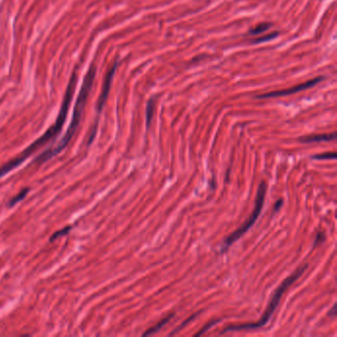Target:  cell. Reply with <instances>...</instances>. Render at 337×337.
I'll return each mask as SVG.
<instances>
[{
    "label": "cell",
    "mask_w": 337,
    "mask_h": 337,
    "mask_svg": "<svg viewBox=\"0 0 337 337\" xmlns=\"http://www.w3.org/2000/svg\"><path fill=\"white\" fill-rule=\"evenodd\" d=\"M282 205H283V200H279V201H277V203L275 204V207H274L273 211H274L275 213L277 211H279V209L282 207Z\"/></svg>",
    "instance_id": "17"
},
{
    "label": "cell",
    "mask_w": 337,
    "mask_h": 337,
    "mask_svg": "<svg viewBox=\"0 0 337 337\" xmlns=\"http://www.w3.org/2000/svg\"><path fill=\"white\" fill-rule=\"evenodd\" d=\"M71 229H72L71 226H67V227H64L63 229H61L60 231L54 233L53 236H52L51 239H50V242L52 243V242H54L55 240H57V239H59V238H61V237H63V236H65V235H67V234L71 231Z\"/></svg>",
    "instance_id": "12"
},
{
    "label": "cell",
    "mask_w": 337,
    "mask_h": 337,
    "mask_svg": "<svg viewBox=\"0 0 337 337\" xmlns=\"http://www.w3.org/2000/svg\"><path fill=\"white\" fill-rule=\"evenodd\" d=\"M173 316H174V313H171V314H169L168 316H166L164 319H162V320H161L160 322H158L156 325H154L153 327H151L150 329H148V330L144 333V336L153 335L154 333L158 332L160 329H162L163 326H165V325L168 323V321H169Z\"/></svg>",
    "instance_id": "8"
},
{
    "label": "cell",
    "mask_w": 337,
    "mask_h": 337,
    "mask_svg": "<svg viewBox=\"0 0 337 337\" xmlns=\"http://www.w3.org/2000/svg\"><path fill=\"white\" fill-rule=\"evenodd\" d=\"M278 36V32H274L272 34H269V35H266V36H263L261 38H257V39H254L252 40V44H258V43H263V42H267V41H270L272 39H274Z\"/></svg>",
    "instance_id": "13"
},
{
    "label": "cell",
    "mask_w": 337,
    "mask_h": 337,
    "mask_svg": "<svg viewBox=\"0 0 337 337\" xmlns=\"http://www.w3.org/2000/svg\"><path fill=\"white\" fill-rule=\"evenodd\" d=\"M335 133L332 134H323V135H311L300 139L302 143H320V142H330L335 140Z\"/></svg>",
    "instance_id": "7"
},
{
    "label": "cell",
    "mask_w": 337,
    "mask_h": 337,
    "mask_svg": "<svg viewBox=\"0 0 337 337\" xmlns=\"http://www.w3.org/2000/svg\"><path fill=\"white\" fill-rule=\"evenodd\" d=\"M29 191H30L29 188L23 189L19 194H17L15 197H13V198L8 202V207L11 208V207L15 206L17 203H19L20 201H22V200L27 196V194L29 193Z\"/></svg>",
    "instance_id": "10"
},
{
    "label": "cell",
    "mask_w": 337,
    "mask_h": 337,
    "mask_svg": "<svg viewBox=\"0 0 337 337\" xmlns=\"http://www.w3.org/2000/svg\"><path fill=\"white\" fill-rule=\"evenodd\" d=\"M270 27H271L270 23H260L256 27L248 31V33L252 34V35H257V34H260V33H263L265 31L268 30Z\"/></svg>",
    "instance_id": "11"
},
{
    "label": "cell",
    "mask_w": 337,
    "mask_h": 337,
    "mask_svg": "<svg viewBox=\"0 0 337 337\" xmlns=\"http://www.w3.org/2000/svg\"><path fill=\"white\" fill-rule=\"evenodd\" d=\"M154 99L151 98V100L148 102L147 105V111H146V120H147V128L151 126V123L153 120V112H154Z\"/></svg>",
    "instance_id": "9"
},
{
    "label": "cell",
    "mask_w": 337,
    "mask_h": 337,
    "mask_svg": "<svg viewBox=\"0 0 337 337\" xmlns=\"http://www.w3.org/2000/svg\"><path fill=\"white\" fill-rule=\"evenodd\" d=\"M336 157V153H322V154H317V155H314L312 158L314 159H318V160H321V159H334Z\"/></svg>",
    "instance_id": "14"
},
{
    "label": "cell",
    "mask_w": 337,
    "mask_h": 337,
    "mask_svg": "<svg viewBox=\"0 0 337 337\" xmlns=\"http://www.w3.org/2000/svg\"><path fill=\"white\" fill-rule=\"evenodd\" d=\"M323 80V77H316L314 79L308 80L307 82L299 84L297 86H294L292 88L286 89V90H282V91H273L266 93V94H262V95H258L255 98L257 99H267V98H274V97H282V96H289L298 92L304 91L306 89L312 88L313 86H315L317 83H319L320 81Z\"/></svg>",
    "instance_id": "5"
},
{
    "label": "cell",
    "mask_w": 337,
    "mask_h": 337,
    "mask_svg": "<svg viewBox=\"0 0 337 337\" xmlns=\"http://www.w3.org/2000/svg\"><path fill=\"white\" fill-rule=\"evenodd\" d=\"M328 315H329V316H332V317H334V316L336 315V306H335V305L332 306V309L328 312Z\"/></svg>",
    "instance_id": "18"
},
{
    "label": "cell",
    "mask_w": 337,
    "mask_h": 337,
    "mask_svg": "<svg viewBox=\"0 0 337 337\" xmlns=\"http://www.w3.org/2000/svg\"><path fill=\"white\" fill-rule=\"evenodd\" d=\"M116 68H117V62L114 63L113 67L109 70V72L106 75V79H105V82H104L103 90H102V93H101L100 98H99V101H98V104H97V111H98V113H100L102 111V109H103V107H104V105L106 103V100H107L109 92H110L112 80H113V76L115 74Z\"/></svg>",
    "instance_id": "6"
},
{
    "label": "cell",
    "mask_w": 337,
    "mask_h": 337,
    "mask_svg": "<svg viewBox=\"0 0 337 337\" xmlns=\"http://www.w3.org/2000/svg\"><path fill=\"white\" fill-rule=\"evenodd\" d=\"M76 80H77V75H76V73H73L71 78H70L69 84L66 88L65 95H64V98H63V102H62V105H61V111L59 113V116H58L56 122L54 123L40 138H38L35 142H33L27 149H25L22 153H19L17 156H15L11 160L7 161L6 163H4L0 167V178L3 177L4 175H6L7 173H9L10 171H12L14 168L21 165L28 157H30L33 153H36L38 150H40L45 145L50 143L52 140H54L61 133V129H62L64 122L66 120L67 113H68V110H69V106H70V103H71V100H72V97H73V94H74L75 86H76Z\"/></svg>",
    "instance_id": "1"
},
{
    "label": "cell",
    "mask_w": 337,
    "mask_h": 337,
    "mask_svg": "<svg viewBox=\"0 0 337 337\" xmlns=\"http://www.w3.org/2000/svg\"><path fill=\"white\" fill-rule=\"evenodd\" d=\"M324 240H325V235H324V233H318L317 236H316V239H315V241H314L313 247H315V246L320 245L321 243H323Z\"/></svg>",
    "instance_id": "16"
},
{
    "label": "cell",
    "mask_w": 337,
    "mask_h": 337,
    "mask_svg": "<svg viewBox=\"0 0 337 337\" xmlns=\"http://www.w3.org/2000/svg\"><path fill=\"white\" fill-rule=\"evenodd\" d=\"M307 266H308L307 264H305V265H303L301 268L297 269L292 275L289 276V277H288V278H287V279L280 285V287L276 290L275 294H274V296H273V298H272V300H271L269 306L266 308V310L264 311L262 317H261L257 322H255V323H247V324H241V325H231V326H228V327L222 331V333H224V332H229V331H241V330L257 329V328H260V327L266 325V324L269 322V320H270L272 314L274 313V311H275L277 306H278L279 303H280V301H281V299H282V296L285 294L286 290H287L291 285H293L294 282H296L301 276L304 274V272L307 269Z\"/></svg>",
    "instance_id": "3"
},
{
    "label": "cell",
    "mask_w": 337,
    "mask_h": 337,
    "mask_svg": "<svg viewBox=\"0 0 337 337\" xmlns=\"http://www.w3.org/2000/svg\"><path fill=\"white\" fill-rule=\"evenodd\" d=\"M266 191H267L266 184H265V182H261L259 187H258L257 196H256V199H255V207H254V210H253L252 214L248 217V219L245 221V223L243 226H241V228H239L230 237H228L226 239V241L223 243V247L221 249V252H224L228 249L229 246H231L236 241H238L240 238H242L245 233L254 224V222L257 220L259 214L262 211V208H263Z\"/></svg>",
    "instance_id": "4"
},
{
    "label": "cell",
    "mask_w": 337,
    "mask_h": 337,
    "mask_svg": "<svg viewBox=\"0 0 337 337\" xmlns=\"http://www.w3.org/2000/svg\"><path fill=\"white\" fill-rule=\"evenodd\" d=\"M218 321H219V320H213L212 322H209V323H208L206 326H204V327L201 329V331H200V332H198V333L196 334V336H200V335L204 334L205 332H207V330H208V329H210L211 327H213L214 324H216Z\"/></svg>",
    "instance_id": "15"
},
{
    "label": "cell",
    "mask_w": 337,
    "mask_h": 337,
    "mask_svg": "<svg viewBox=\"0 0 337 337\" xmlns=\"http://www.w3.org/2000/svg\"><path fill=\"white\" fill-rule=\"evenodd\" d=\"M96 75V66L94 64H92L84 78L82 87L80 93L78 95V98L76 100L75 106H74V110H73V116H72V120L69 124V127L65 133V135L63 136V138L61 139V142L57 145V147L49 149L47 151H45L44 153H41L36 159L35 162L38 164H42L44 162H46L47 160L53 158L54 156H56L57 154L61 153V151H63L66 146L69 144V142L72 140V137L74 136L80 121H81V117L83 114V110L88 98V95L90 93V90L92 88V84L94 81Z\"/></svg>",
    "instance_id": "2"
}]
</instances>
